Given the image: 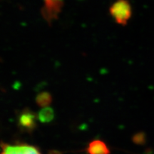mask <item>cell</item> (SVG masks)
Here are the masks:
<instances>
[{"label": "cell", "instance_id": "obj_1", "mask_svg": "<svg viewBox=\"0 0 154 154\" xmlns=\"http://www.w3.org/2000/svg\"><path fill=\"white\" fill-rule=\"evenodd\" d=\"M110 12L117 23L125 24L131 15V7L126 0H117L111 6Z\"/></svg>", "mask_w": 154, "mask_h": 154}, {"label": "cell", "instance_id": "obj_2", "mask_svg": "<svg viewBox=\"0 0 154 154\" xmlns=\"http://www.w3.org/2000/svg\"><path fill=\"white\" fill-rule=\"evenodd\" d=\"M1 154H42L38 148L27 143H2Z\"/></svg>", "mask_w": 154, "mask_h": 154}, {"label": "cell", "instance_id": "obj_3", "mask_svg": "<svg viewBox=\"0 0 154 154\" xmlns=\"http://www.w3.org/2000/svg\"><path fill=\"white\" fill-rule=\"evenodd\" d=\"M17 124L23 131H32L36 126V115L29 109H24L18 116Z\"/></svg>", "mask_w": 154, "mask_h": 154}, {"label": "cell", "instance_id": "obj_4", "mask_svg": "<svg viewBox=\"0 0 154 154\" xmlns=\"http://www.w3.org/2000/svg\"><path fill=\"white\" fill-rule=\"evenodd\" d=\"M62 5L61 0H44V7L42 13L45 19L50 22L57 18L60 12Z\"/></svg>", "mask_w": 154, "mask_h": 154}, {"label": "cell", "instance_id": "obj_5", "mask_svg": "<svg viewBox=\"0 0 154 154\" xmlns=\"http://www.w3.org/2000/svg\"><path fill=\"white\" fill-rule=\"evenodd\" d=\"M88 154H110V151L104 142L96 139L89 143L87 148Z\"/></svg>", "mask_w": 154, "mask_h": 154}, {"label": "cell", "instance_id": "obj_6", "mask_svg": "<svg viewBox=\"0 0 154 154\" xmlns=\"http://www.w3.org/2000/svg\"><path fill=\"white\" fill-rule=\"evenodd\" d=\"M54 112L53 109L49 106L42 108L37 116L38 120L44 124L51 122L54 119Z\"/></svg>", "mask_w": 154, "mask_h": 154}, {"label": "cell", "instance_id": "obj_7", "mask_svg": "<svg viewBox=\"0 0 154 154\" xmlns=\"http://www.w3.org/2000/svg\"><path fill=\"white\" fill-rule=\"evenodd\" d=\"M35 100L36 104L38 106L44 108L49 106L51 104V101H52V97H51V95L49 92L43 91L36 96Z\"/></svg>", "mask_w": 154, "mask_h": 154}, {"label": "cell", "instance_id": "obj_8", "mask_svg": "<svg viewBox=\"0 0 154 154\" xmlns=\"http://www.w3.org/2000/svg\"><path fill=\"white\" fill-rule=\"evenodd\" d=\"M133 141L136 144H143L145 142V136L143 133L136 134L133 137Z\"/></svg>", "mask_w": 154, "mask_h": 154}, {"label": "cell", "instance_id": "obj_9", "mask_svg": "<svg viewBox=\"0 0 154 154\" xmlns=\"http://www.w3.org/2000/svg\"><path fill=\"white\" fill-rule=\"evenodd\" d=\"M48 154H62L61 152L58 151H55V150H52V151H50Z\"/></svg>", "mask_w": 154, "mask_h": 154}]
</instances>
